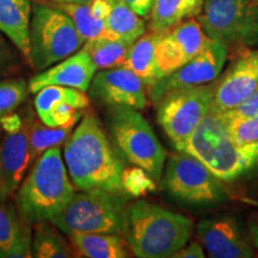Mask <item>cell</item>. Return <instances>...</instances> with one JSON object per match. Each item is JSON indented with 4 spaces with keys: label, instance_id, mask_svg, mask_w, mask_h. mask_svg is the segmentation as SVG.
I'll list each match as a JSON object with an SVG mask.
<instances>
[{
    "label": "cell",
    "instance_id": "obj_24",
    "mask_svg": "<svg viewBox=\"0 0 258 258\" xmlns=\"http://www.w3.org/2000/svg\"><path fill=\"white\" fill-rule=\"evenodd\" d=\"M31 254L36 258H71L79 257L71 241L56 230L51 221L34 224L31 237Z\"/></svg>",
    "mask_w": 258,
    "mask_h": 258
},
{
    "label": "cell",
    "instance_id": "obj_6",
    "mask_svg": "<svg viewBox=\"0 0 258 258\" xmlns=\"http://www.w3.org/2000/svg\"><path fill=\"white\" fill-rule=\"evenodd\" d=\"M129 196L91 190L74 192L59 215L51 220L62 233H117L123 231Z\"/></svg>",
    "mask_w": 258,
    "mask_h": 258
},
{
    "label": "cell",
    "instance_id": "obj_15",
    "mask_svg": "<svg viewBox=\"0 0 258 258\" xmlns=\"http://www.w3.org/2000/svg\"><path fill=\"white\" fill-rule=\"evenodd\" d=\"M208 256L212 258H250L254 256L251 238L232 217L206 219L196 230Z\"/></svg>",
    "mask_w": 258,
    "mask_h": 258
},
{
    "label": "cell",
    "instance_id": "obj_28",
    "mask_svg": "<svg viewBox=\"0 0 258 258\" xmlns=\"http://www.w3.org/2000/svg\"><path fill=\"white\" fill-rule=\"evenodd\" d=\"M57 8L70 16L84 43L102 36L105 32V21L92 17L90 11V3L89 4H57Z\"/></svg>",
    "mask_w": 258,
    "mask_h": 258
},
{
    "label": "cell",
    "instance_id": "obj_10",
    "mask_svg": "<svg viewBox=\"0 0 258 258\" xmlns=\"http://www.w3.org/2000/svg\"><path fill=\"white\" fill-rule=\"evenodd\" d=\"M164 169V188L180 201L208 203L219 201L224 196L221 179L191 154H172Z\"/></svg>",
    "mask_w": 258,
    "mask_h": 258
},
{
    "label": "cell",
    "instance_id": "obj_18",
    "mask_svg": "<svg viewBox=\"0 0 258 258\" xmlns=\"http://www.w3.org/2000/svg\"><path fill=\"white\" fill-rule=\"evenodd\" d=\"M96 64L85 48L76 51L55 66L41 71V73L29 79L30 92L36 93L49 85H61L89 91L92 79L97 72Z\"/></svg>",
    "mask_w": 258,
    "mask_h": 258
},
{
    "label": "cell",
    "instance_id": "obj_32",
    "mask_svg": "<svg viewBox=\"0 0 258 258\" xmlns=\"http://www.w3.org/2000/svg\"><path fill=\"white\" fill-rule=\"evenodd\" d=\"M21 69V59L17 51L0 32V78L12 77Z\"/></svg>",
    "mask_w": 258,
    "mask_h": 258
},
{
    "label": "cell",
    "instance_id": "obj_20",
    "mask_svg": "<svg viewBox=\"0 0 258 258\" xmlns=\"http://www.w3.org/2000/svg\"><path fill=\"white\" fill-rule=\"evenodd\" d=\"M31 12L30 0H0V32L28 61L30 59Z\"/></svg>",
    "mask_w": 258,
    "mask_h": 258
},
{
    "label": "cell",
    "instance_id": "obj_4",
    "mask_svg": "<svg viewBox=\"0 0 258 258\" xmlns=\"http://www.w3.org/2000/svg\"><path fill=\"white\" fill-rule=\"evenodd\" d=\"M184 152L201 160L224 182L258 166L257 143H238L220 115L208 112L186 141Z\"/></svg>",
    "mask_w": 258,
    "mask_h": 258
},
{
    "label": "cell",
    "instance_id": "obj_30",
    "mask_svg": "<svg viewBox=\"0 0 258 258\" xmlns=\"http://www.w3.org/2000/svg\"><path fill=\"white\" fill-rule=\"evenodd\" d=\"M154 180L156 179L146 170L137 165L123 169L122 172V185L124 191L133 198H140L148 192L156 191L157 184Z\"/></svg>",
    "mask_w": 258,
    "mask_h": 258
},
{
    "label": "cell",
    "instance_id": "obj_2",
    "mask_svg": "<svg viewBox=\"0 0 258 258\" xmlns=\"http://www.w3.org/2000/svg\"><path fill=\"white\" fill-rule=\"evenodd\" d=\"M191 219L144 200L127 206L122 234L129 249L140 258H169L188 243Z\"/></svg>",
    "mask_w": 258,
    "mask_h": 258
},
{
    "label": "cell",
    "instance_id": "obj_5",
    "mask_svg": "<svg viewBox=\"0 0 258 258\" xmlns=\"http://www.w3.org/2000/svg\"><path fill=\"white\" fill-rule=\"evenodd\" d=\"M105 118L112 143L128 161L159 180L167 153L146 118L138 109L125 105L108 106Z\"/></svg>",
    "mask_w": 258,
    "mask_h": 258
},
{
    "label": "cell",
    "instance_id": "obj_27",
    "mask_svg": "<svg viewBox=\"0 0 258 258\" xmlns=\"http://www.w3.org/2000/svg\"><path fill=\"white\" fill-rule=\"evenodd\" d=\"M132 44L122 38L99 36L84 43L83 47L89 51L97 70H108L123 64Z\"/></svg>",
    "mask_w": 258,
    "mask_h": 258
},
{
    "label": "cell",
    "instance_id": "obj_37",
    "mask_svg": "<svg viewBox=\"0 0 258 258\" xmlns=\"http://www.w3.org/2000/svg\"><path fill=\"white\" fill-rule=\"evenodd\" d=\"M129 8L140 17H147L151 14L154 0H123Z\"/></svg>",
    "mask_w": 258,
    "mask_h": 258
},
{
    "label": "cell",
    "instance_id": "obj_41",
    "mask_svg": "<svg viewBox=\"0 0 258 258\" xmlns=\"http://www.w3.org/2000/svg\"><path fill=\"white\" fill-rule=\"evenodd\" d=\"M252 3H253V5L258 9V0H252Z\"/></svg>",
    "mask_w": 258,
    "mask_h": 258
},
{
    "label": "cell",
    "instance_id": "obj_29",
    "mask_svg": "<svg viewBox=\"0 0 258 258\" xmlns=\"http://www.w3.org/2000/svg\"><path fill=\"white\" fill-rule=\"evenodd\" d=\"M29 83L22 77L0 78V117L14 112L28 99Z\"/></svg>",
    "mask_w": 258,
    "mask_h": 258
},
{
    "label": "cell",
    "instance_id": "obj_34",
    "mask_svg": "<svg viewBox=\"0 0 258 258\" xmlns=\"http://www.w3.org/2000/svg\"><path fill=\"white\" fill-rule=\"evenodd\" d=\"M24 124L23 114L18 112H10V114L0 117V128L4 129L5 133H15L22 129Z\"/></svg>",
    "mask_w": 258,
    "mask_h": 258
},
{
    "label": "cell",
    "instance_id": "obj_3",
    "mask_svg": "<svg viewBox=\"0 0 258 258\" xmlns=\"http://www.w3.org/2000/svg\"><path fill=\"white\" fill-rule=\"evenodd\" d=\"M73 195L74 185L60 147H53L32 164L16 194V206L24 220L34 225L53 220Z\"/></svg>",
    "mask_w": 258,
    "mask_h": 258
},
{
    "label": "cell",
    "instance_id": "obj_14",
    "mask_svg": "<svg viewBox=\"0 0 258 258\" xmlns=\"http://www.w3.org/2000/svg\"><path fill=\"white\" fill-rule=\"evenodd\" d=\"M89 92L93 101L106 106L125 105L141 110L148 105L143 80L123 66L97 72Z\"/></svg>",
    "mask_w": 258,
    "mask_h": 258
},
{
    "label": "cell",
    "instance_id": "obj_16",
    "mask_svg": "<svg viewBox=\"0 0 258 258\" xmlns=\"http://www.w3.org/2000/svg\"><path fill=\"white\" fill-rule=\"evenodd\" d=\"M35 95L34 106L38 118L49 127L76 125L90 104L85 92L69 86L49 85Z\"/></svg>",
    "mask_w": 258,
    "mask_h": 258
},
{
    "label": "cell",
    "instance_id": "obj_36",
    "mask_svg": "<svg viewBox=\"0 0 258 258\" xmlns=\"http://www.w3.org/2000/svg\"><path fill=\"white\" fill-rule=\"evenodd\" d=\"M205 257V251L202 246L198 241H191V243H186L182 249H179L177 252L173 254V258H203Z\"/></svg>",
    "mask_w": 258,
    "mask_h": 258
},
{
    "label": "cell",
    "instance_id": "obj_13",
    "mask_svg": "<svg viewBox=\"0 0 258 258\" xmlns=\"http://www.w3.org/2000/svg\"><path fill=\"white\" fill-rule=\"evenodd\" d=\"M228 57V49L221 42L212 41L199 55L180 69L158 80L150 88V96L154 103L164 93L185 86L203 85L218 79Z\"/></svg>",
    "mask_w": 258,
    "mask_h": 258
},
{
    "label": "cell",
    "instance_id": "obj_38",
    "mask_svg": "<svg viewBox=\"0 0 258 258\" xmlns=\"http://www.w3.org/2000/svg\"><path fill=\"white\" fill-rule=\"evenodd\" d=\"M250 238L253 246L258 249V217L250 225Z\"/></svg>",
    "mask_w": 258,
    "mask_h": 258
},
{
    "label": "cell",
    "instance_id": "obj_40",
    "mask_svg": "<svg viewBox=\"0 0 258 258\" xmlns=\"http://www.w3.org/2000/svg\"><path fill=\"white\" fill-rule=\"evenodd\" d=\"M0 258H6V254L4 253V251L0 249Z\"/></svg>",
    "mask_w": 258,
    "mask_h": 258
},
{
    "label": "cell",
    "instance_id": "obj_8",
    "mask_svg": "<svg viewBox=\"0 0 258 258\" xmlns=\"http://www.w3.org/2000/svg\"><path fill=\"white\" fill-rule=\"evenodd\" d=\"M252 0H205L199 23L228 53L240 55L258 44V12Z\"/></svg>",
    "mask_w": 258,
    "mask_h": 258
},
{
    "label": "cell",
    "instance_id": "obj_39",
    "mask_svg": "<svg viewBox=\"0 0 258 258\" xmlns=\"http://www.w3.org/2000/svg\"><path fill=\"white\" fill-rule=\"evenodd\" d=\"M54 4H89L92 0H49Z\"/></svg>",
    "mask_w": 258,
    "mask_h": 258
},
{
    "label": "cell",
    "instance_id": "obj_21",
    "mask_svg": "<svg viewBox=\"0 0 258 258\" xmlns=\"http://www.w3.org/2000/svg\"><path fill=\"white\" fill-rule=\"evenodd\" d=\"M161 32L150 30L145 32L132 44L127 59L122 66L131 70L143 80L145 85L152 88L160 79L156 61V46Z\"/></svg>",
    "mask_w": 258,
    "mask_h": 258
},
{
    "label": "cell",
    "instance_id": "obj_42",
    "mask_svg": "<svg viewBox=\"0 0 258 258\" xmlns=\"http://www.w3.org/2000/svg\"><path fill=\"white\" fill-rule=\"evenodd\" d=\"M257 12H258V10H257Z\"/></svg>",
    "mask_w": 258,
    "mask_h": 258
},
{
    "label": "cell",
    "instance_id": "obj_25",
    "mask_svg": "<svg viewBox=\"0 0 258 258\" xmlns=\"http://www.w3.org/2000/svg\"><path fill=\"white\" fill-rule=\"evenodd\" d=\"M25 120L28 125L29 144L32 164L42 156V153L53 147H60L66 143L76 125H64V127H49L43 122L37 121L35 114L30 108H25Z\"/></svg>",
    "mask_w": 258,
    "mask_h": 258
},
{
    "label": "cell",
    "instance_id": "obj_9",
    "mask_svg": "<svg viewBox=\"0 0 258 258\" xmlns=\"http://www.w3.org/2000/svg\"><path fill=\"white\" fill-rule=\"evenodd\" d=\"M215 80L196 86L173 89L154 102L157 120L178 152L211 110Z\"/></svg>",
    "mask_w": 258,
    "mask_h": 258
},
{
    "label": "cell",
    "instance_id": "obj_11",
    "mask_svg": "<svg viewBox=\"0 0 258 258\" xmlns=\"http://www.w3.org/2000/svg\"><path fill=\"white\" fill-rule=\"evenodd\" d=\"M212 41L195 18L186 19L161 32L154 53L160 79L188 63L206 49Z\"/></svg>",
    "mask_w": 258,
    "mask_h": 258
},
{
    "label": "cell",
    "instance_id": "obj_12",
    "mask_svg": "<svg viewBox=\"0 0 258 258\" xmlns=\"http://www.w3.org/2000/svg\"><path fill=\"white\" fill-rule=\"evenodd\" d=\"M258 89V50H246L215 80L211 110L221 115L232 110Z\"/></svg>",
    "mask_w": 258,
    "mask_h": 258
},
{
    "label": "cell",
    "instance_id": "obj_17",
    "mask_svg": "<svg viewBox=\"0 0 258 258\" xmlns=\"http://www.w3.org/2000/svg\"><path fill=\"white\" fill-rule=\"evenodd\" d=\"M15 133H6L0 143V198L9 200L16 194L32 165L28 125Z\"/></svg>",
    "mask_w": 258,
    "mask_h": 258
},
{
    "label": "cell",
    "instance_id": "obj_23",
    "mask_svg": "<svg viewBox=\"0 0 258 258\" xmlns=\"http://www.w3.org/2000/svg\"><path fill=\"white\" fill-rule=\"evenodd\" d=\"M205 0H154L150 30L165 32L175 25L201 14Z\"/></svg>",
    "mask_w": 258,
    "mask_h": 258
},
{
    "label": "cell",
    "instance_id": "obj_35",
    "mask_svg": "<svg viewBox=\"0 0 258 258\" xmlns=\"http://www.w3.org/2000/svg\"><path fill=\"white\" fill-rule=\"evenodd\" d=\"M90 11L93 18L106 21L111 11V0H92L90 3Z\"/></svg>",
    "mask_w": 258,
    "mask_h": 258
},
{
    "label": "cell",
    "instance_id": "obj_31",
    "mask_svg": "<svg viewBox=\"0 0 258 258\" xmlns=\"http://www.w3.org/2000/svg\"><path fill=\"white\" fill-rule=\"evenodd\" d=\"M222 118L227 124L232 137L238 143H257L258 141V117Z\"/></svg>",
    "mask_w": 258,
    "mask_h": 258
},
{
    "label": "cell",
    "instance_id": "obj_33",
    "mask_svg": "<svg viewBox=\"0 0 258 258\" xmlns=\"http://www.w3.org/2000/svg\"><path fill=\"white\" fill-rule=\"evenodd\" d=\"M222 117H258V89L252 96L245 99L243 103L237 105L232 110H228L221 114Z\"/></svg>",
    "mask_w": 258,
    "mask_h": 258
},
{
    "label": "cell",
    "instance_id": "obj_1",
    "mask_svg": "<svg viewBox=\"0 0 258 258\" xmlns=\"http://www.w3.org/2000/svg\"><path fill=\"white\" fill-rule=\"evenodd\" d=\"M63 160L73 185L80 191L129 196L122 185L123 165L93 112H86L63 144Z\"/></svg>",
    "mask_w": 258,
    "mask_h": 258
},
{
    "label": "cell",
    "instance_id": "obj_26",
    "mask_svg": "<svg viewBox=\"0 0 258 258\" xmlns=\"http://www.w3.org/2000/svg\"><path fill=\"white\" fill-rule=\"evenodd\" d=\"M146 30L145 22L123 0H111V11L105 21V32L102 36L122 38L134 43Z\"/></svg>",
    "mask_w": 258,
    "mask_h": 258
},
{
    "label": "cell",
    "instance_id": "obj_22",
    "mask_svg": "<svg viewBox=\"0 0 258 258\" xmlns=\"http://www.w3.org/2000/svg\"><path fill=\"white\" fill-rule=\"evenodd\" d=\"M69 240L79 257L88 258H127L129 246L117 233H74Z\"/></svg>",
    "mask_w": 258,
    "mask_h": 258
},
{
    "label": "cell",
    "instance_id": "obj_7",
    "mask_svg": "<svg viewBox=\"0 0 258 258\" xmlns=\"http://www.w3.org/2000/svg\"><path fill=\"white\" fill-rule=\"evenodd\" d=\"M84 46L72 19L56 6L32 5L30 23V59L37 72L60 62Z\"/></svg>",
    "mask_w": 258,
    "mask_h": 258
},
{
    "label": "cell",
    "instance_id": "obj_19",
    "mask_svg": "<svg viewBox=\"0 0 258 258\" xmlns=\"http://www.w3.org/2000/svg\"><path fill=\"white\" fill-rule=\"evenodd\" d=\"M32 232L17 206L0 198V249L6 258H27L31 254Z\"/></svg>",
    "mask_w": 258,
    "mask_h": 258
}]
</instances>
